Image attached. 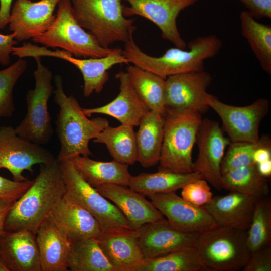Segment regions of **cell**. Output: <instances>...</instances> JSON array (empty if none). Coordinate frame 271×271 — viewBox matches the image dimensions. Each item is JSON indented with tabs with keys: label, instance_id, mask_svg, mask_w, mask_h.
<instances>
[{
	"label": "cell",
	"instance_id": "5b68a950",
	"mask_svg": "<svg viewBox=\"0 0 271 271\" xmlns=\"http://www.w3.org/2000/svg\"><path fill=\"white\" fill-rule=\"evenodd\" d=\"M159 169L179 173L194 172L192 153L202 119L191 110H166Z\"/></svg>",
	"mask_w": 271,
	"mask_h": 271
},
{
	"label": "cell",
	"instance_id": "9a60e30c",
	"mask_svg": "<svg viewBox=\"0 0 271 271\" xmlns=\"http://www.w3.org/2000/svg\"><path fill=\"white\" fill-rule=\"evenodd\" d=\"M32 54L34 57L48 56L61 59L76 67L83 76V93L86 97L102 91L108 80V71L111 68L118 64L130 63L122 54V49L120 48L102 57L79 58L74 57L70 53L63 50L52 51L44 46L35 45L33 48Z\"/></svg>",
	"mask_w": 271,
	"mask_h": 271
},
{
	"label": "cell",
	"instance_id": "3957f363",
	"mask_svg": "<svg viewBox=\"0 0 271 271\" xmlns=\"http://www.w3.org/2000/svg\"><path fill=\"white\" fill-rule=\"evenodd\" d=\"M188 46L189 50L175 47L168 49L160 57H153L144 53L132 38L125 43L122 54L133 65L166 79L177 74L204 70L205 60L216 56L223 43L212 34L197 37Z\"/></svg>",
	"mask_w": 271,
	"mask_h": 271
},
{
	"label": "cell",
	"instance_id": "83f0119b",
	"mask_svg": "<svg viewBox=\"0 0 271 271\" xmlns=\"http://www.w3.org/2000/svg\"><path fill=\"white\" fill-rule=\"evenodd\" d=\"M201 178H203L202 175L196 172L179 173L159 169L155 173H143L131 176L128 187L145 196H149L176 192L188 183Z\"/></svg>",
	"mask_w": 271,
	"mask_h": 271
},
{
	"label": "cell",
	"instance_id": "44dd1931",
	"mask_svg": "<svg viewBox=\"0 0 271 271\" xmlns=\"http://www.w3.org/2000/svg\"><path fill=\"white\" fill-rule=\"evenodd\" d=\"M138 230L145 259L156 258L182 248L194 247L198 234L178 230L165 218L146 223Z\"/></svg>",
	"mask_w": 271,
	"mask_h": 271
},
{
	"label": "cell",
	"instance_id": "e575fe53",
	"mask_svg": "<svg viewBox=\"0 0 271 271\" xmlns=\"http://www.w3.org/2000/svg\"><path fill=\"white\" fill-rule=\"evenodd\" d=\"M246 242L252 252L271 244V200L269 196L258 199L250 226Z\"/></svg>",
	"mask_w": 271,
	"mask_h": 271
},
{
	"label": "cell",
	"instance_id": "f546056e",
	"mask_svg": "<svg viewBox=\"0 0 271 271\" xmlns=\"http://www.w3.org/2000/svg\"><path fill=\"white\" fill-rule=\"evenodd\" d=\"M93 141L104 144L111 156L116 161L127 165H133L138 161L136 132L131 125H108Z\"/></svg>",
	"mask_w": 271,
	"mask_h": 271
},
{
	"label": "cell",
	"instance_id": "7c38bea8",
	"mask_svg": "<svg viewBox=\"0 0 271 271\" xmlns=\"http://www.w3.org/2000/svg\"><path fill=\"white\" fill-rule=\"evenodd\" d=\"M129 6L123 5L125 17L139 16L155 24L161 31V36L176 47L185 49L186 43L177 25L180 13L198 0H124Z\"/></svg>",
	"mask_w": 271,
	"mask_h": 271
},
{
	"label": "cell",
	"instance_id": "ba28073f",
	"mask_svg": "<svg viewBox=\"0 0 271 271\" xmlns=\"http://www.w3.org/2000/svg\"><path fill=\"white\" fill-rule=\"evenodd\" d=\"M34 58L37 64L33 72L35 87L26 93V113L15 130L21 137L41 145L47 144L53 134L48 103L54 88L52 71L42 63L41 57Z\"/></svg>",
	"mask_w": 271,
	"mask_h": 271
},
{
	"label": "cell",
	"instance_id": "ac0fdd59",
	"mask_svg": "<svg viewBox=\"0 0 271 271\" xmlns=\"http://www.w3.org/2000/svg\"><path fill=\"white\" fill-rule=\"evenodd\" d=\"M61 0H16L11 10L9 29L19 42L39 36L53 23L56 6Z\"/></svg>",
	"mask_w": 271,
	"mask_h": 271
},
{
	"label": "cell",
	"instance_id": "4316f807",
	"mask_svg": "<svg viewBox=\"0 0 271 271\" xmlns=\"http://www.w3.org/2000/svg\"><path fill=\"white\" fill-rule=\"evenodd\" d=\"M85 180L93 187L116 184L128 186L131 175L128 165L113 160L96 161L88 156H77L69 159Z\"/></svg>",
	"mask_w": 271,
	"mask_h": 271
},
{
	"label": "cell",
	"instance_id": "2e32d148",
	"mask_svg": "<svg viewBox=\"0 0 271 271\" xmlns=\"http://www.w3.org/2000/svg\"><path fill=\"white\" fill-rule=\"evenodd\" d=\"M98 244L114 271H137L145 258L138 230L112 226L102 229Z\"/></svg>",
	"mask_w": 271,
	"mask_h": 271
},
{
	"label": "cell",
	"instance_id": "5bb4252c",
	"mask_svg": "<svg viewBox=\"0 0 271 271\" xmlns=\"http://www.w3.org/2000/svg\"><path fill=\"white\" fill-rule=\"evenodd\" d=\"M212 80L205 70L170 76L165 79L166 110H191L204 113L207 89Z\"/></svg>",
	"mask_w": 271,
	"mask_h": 271
},
{
	"label": "cell",
	"instance_id": "ab89813d",
	"mask_svg": "<svg viewBox=\"0 0 271 271\" xmlns=\"http://www.w3.org/2000/svg\"><path fill=\"white\" fill-rule=\"evenodd\" d=\"M243 271H270L271 247L268 246L251 253Z\"/></svg>",
	"mask_w": 271,
	"mask_h": 271
},
{
	"label": "cell",
	"instance_id": "e0dca14e",
	"mask_svg": "<svg viewBox=\"0 0 271 271\" xmlns=\"http://www.w3.org/2000/svg\"><path fill=\"white\" fill-rule=\"evenodd\" d=\"M154 205L167 218L175 229L199 233L216 224L202 207H196L180 197L176 192L158 193L148 196Z\"/></svg>",
	"mask_w": 271,
	"mask_h": 271
},
{
	"label": "cell",
	"instance_id": "f6af8a7d",
	"mask_svg": "<svg viewBox=\"0 0 271 271\" xmlns=\"http://www.w3.org/2000/svg\"><path fill=\"white\" fill-rule=\"evenodd\" d=\"M15 201L0 198V235L4 230V224L8 213Z\"/></svg>",
	"mask_w": 271,
	"mask_h": 271
},
{
	"label": "cell",
	"instance_id": "7bdbcfd3",
	"mask_svg": "<svg viewBox=\"0 0 271 271\" xmlns=\"http://www.w3.org/2000/svg\"><path fill=\"white\" fill-rule=\"evenodd\" d=\"M270 140L267 137L262 138L261 144L254 151L253 161L255 164L271 160Z\"/></svg>",
	"mask_w": 271,
	"mask_h": 271
},
{
	"label": "cell",
	"instance_id": "d590c367",
	"mask_svg": "<svg viewBox=\"0 0 271 271\" xmlns=\"http://www.w3.org/2000/svg\"><path fill=\"white\" fill-rule=\"evenodd\" d=\"M27 68L23 58L0 70V118L11 117L15 111L13 90L15 84Z\"/></svg>",
	"mask_w": 271,
	"mask_h": 271
},
{
	"label": "cell",
	"instance_id": "4dcf8cb0",
	"mask_svg": "<svg viewBox=\"0 0 271 271\" xmlns=\"http://www.w3.org/2000/svg\"><path fill=\"white\" fill-rule=\"evenodd\" d=\"M223 189L255 197L258 199L269 196L267 179L258 171L256 165L234 169L222 174Z\"/></svg>",
	"mask_w": 271,
	"mask_h": 271
},
{
	"label": "cell",
	"instance_id": "d6986e66",
	"mask_svg": "<svg viewBox=\"0 0 271 271\" xmlns=\"http://www.w3.org/2000/svg\"><path fill=\"white\" fill-rule=\"evenodd\" d=\"M94 188L122 212L129 226L137 230L143 225L163 219V215L145 196L126 186L106 184Z\"/></svg>",
	"mask_w": 271,
	"mask_h": 271
},
{
	"label": "cell",
	"instance_id": "f35d334b",
	"mask_svg": "<svg viewBox=\"0 0 271 271\" xmlns=\"http://www.w3.org/2000/svg\"><path fill=\"white\" fill-rule=\"evenodd\" d=\"M33 181L34 180L28 179L18 182L0 176V198L15 201L29 188Z\"/></svg>",
	"mask_w": 271,
	"mask_h": 271
},
{
	"label": "cell",
	"instance_id": "7dc6e473",
	"mask_svg": "<svg viewBox=\"0 0 271 271\" xmlns=\"http://www.w3.org/2000/svg\"><path fill=\"white\" fill-rule=\"evenodd\" d=\"M0 271H9L1 258H0Z\"/></svg>",
	"mask_w": 271,
	"mask_h": 271
},
{
	"label": "cell",
	"instance_id": "ffe728a7",
	"mask_svg": "<svg viewBox=\"0 0 271 271\" xmlns=\"http://www.w3.org/2000/svg\"><path fill=\"white\" fill-rule=\"evenodd\" d=\"M47 219L70 241L96 238L102 230L94 216L66 193L57 203Z\"/></svg>",
	"mask_w": 271,
	"mask_h": 271
},
{
	"label": "cell",
	"instance_id": "836d02e7",
	"mask_svg": "<svg viewBox=\"0 0 271 271\" xmlns=\"http://www.w3.org/2000/svg\"><path fill=\"white\" fill-rule=\"evenodd\" d=\"M205 266L195 247L172 251L162 256L145 259L137 271H204Z\"/></svg>",
	"mask_w": 271,
	"mask_h": 271
},
{
	"label": "cell",
	"instance_id": "30bf717a",
	"mask_svg": "<svg viewBox=\"0 0 271 271\" xmlns=\"http://www.w3.org/2000/svg\"><path fill=\"white\" fill-rule=\"evenodd\" d=\"M205 102L219 115L232 142L259 141V125L269 111L268 99L260 98L250 105L236 106L224 103L207 93Z\"/></svg>",
	"mask_w": 271,
	"mask_h": 271
},
{
	"label": "cell",
	"instance_id": "603a6c76",
	"mask_svg": "<svg viewBox=\"0 0 271 271\" xmlns=\"http://www.w3.org/2000/svg\"><path fill=\"white\" fill-rule=\"evenodd\" d=\"M116 78L119 82V92L112 101L99 107L82 108V111L88 117L96 114L106 115L122 124L138 126L150 110L136 92L126 72L120 71Z\"/></svg>",
	"mask_w": 271,
	"mask_h": 271
},
{
	"label": "cell",
	"instance_id": "d4e9b609",
	"mask_svg": "<svg viewBox=\"0 0 271 271\" xmlns=\"http://www.w3.org/2000/svg\"><path fill=\"white\" fill-rule=\"evenodd\" d=\"M41 271H66L71 241L50 220L46 219L36 233Z\"/></svg>",
	"mask_w": 271,
	"mask_h": 271
},
{
	"label": "cell",
	"instance_id": "52a82bcc",
	"mask_svg": "<svg viewBox=\"0 0 271 271\" xmlns=\"http://www.w3.org/2000/svg\"><path fill=\"white\" fill-rule=\"evenodd\" d=\"M55 19L49 28L32 38L34 43L46 48H59L76 58H99L107 56L119 48H105L77 21L71 0L58 4Z\"/></svg>",
	"mask_w": 271,
	"mask_h": 271
},
{
	"label": "cell",
	"instance_id": "8d00e7d4",
	"mask_svg": "<svg viewBox=\"0 0 271 271\" xmlns=\"http://www.w3.org/2000/svg\"><path fill=\"white\" fill-rule=\"evenodd\" d=\"M262 142V138L256 143L247 142L230 143L221 164V175L234 169L255 164L253 161V153Z\"/></svg>",
	"mask_w": 271,
	"mask_h": 271
},
{
	"label": "cell",
	"instance_id": "74e56055",
	"mask_svg": "<svg viewBox=\"0 0 271 271\" xmlns=\"http://www.w3.org/2000/svg\"><path fill=\"white\" fill-rule=\"evenodd\" d=\"M181 197L194 206L200 207L208 203L213 195L208 182L201 178L185 185L182 188Z\"/></svg>",
	"mask_w": 271,
	"mask_h": 271
},
{
	"label": "cell",
	"instance_id": "f1b7e54d",
	"mask_svg": "<svg viewBox=\"0 0 271 271\" xmlns=\"http://www.w3.org/2000/svg\"><path fill=\"white\" fill-rule=\"evenodd\" d=\"M126 72L133 87L149 110L164 115L166 79L134 65H129Z\"/></svg>",
	"mask_w": 271,
	"mask_h": 271
},
{
	"label": "cell",
	"instance_id": "8992f818",
	"mask_svg": "<svg viewBox=\"0 0 271 271\" xmlns=\"http://www.w3.org/2000/svg\"><path fill=\"white\" fill-rule=\"evenodd\" d=\"M246 236V230L215 225L197 234L194 247L206 270L238 271L251 254Z\"/></svg>",
	"mask_w": 271,
	"mask_h": 271
},
{
	"label": "cell",
	"instance_id": "cb8c5ba5",
	"mask_svg": "<svg viewBox=\"0 0 271 271\" xmlns=\"http://www.w3.org/2000/svg\"><path fill=\"white\" fill-rule=\"evenodd\" d=\"M258 198L237 192L213 196L202 206L210 214L215 224L247 230Z\"/></svg>",
	"mask_w": 271,
	"mask_h": 271
},
{
	"label": "cell",
	"instance_id": "1f68e13d",
	"mask_svg": "<svg viewBox=\"0 0 271 271\" xmlns=\"http://www.w3.org/2000/svg\"><path fill=\"white\" fill-rule=\"evenodd\" d=\"M242 36L247 40L262 69L271 74V26L256 21L248 11L240 15Z\"/></svg>",
	"mask_w": 271,
	"mask_h": 271
},
{
	"label": "cell",
	"instance_id": "8fae6325",
	"mask_svg": "<svg viewBox=\"0 0 271 271\" xmlns=\"http://www.w3.org/2000/svg\"><path fill=\"white\" fill-rule=\"evenodd\" d=\"M56 160L50 151L21 137L12 126L0 127V169L8 170L13 180H27L25 170L32 173L34 165H49Z\"/></svg>",
	"mask_w": 271,
	"mask_h": 271
},
{
	"label": "cell",
	"instance_id": "d6a6232c",
	"mask_svg": "<svg viewBox=\"0 0 271 271\" xmlns=\"http://www.w3.org/2000/svg\"><path fill=\"white\" fill-rule=\"evenodd\" d=\"M68 267L72 271H114L95 238L71 241Z\"/></svg>",
	"mask_w": 271,
	"mask_h": 271
},
{
	"label": "cell",
	"instance_id": "484cf974",
	"mask_svg": "<svg viewBox=\"0 0 271 271\" xmlns=\"http://www.w3.org/2000/svg\"><path fill=\"white\" fill-rule=\"evenodd\" d=\"M164 116L150 111L142 119L136 132L138 161L144 168L159 163L163 139Z\"/></svg>",
	"mask_w": 271,
	"mask_h": 271
},
{
	"label": "cell",
	"instance_id": "6da1fadb",
	"mask_svg": "<svg viewBox=\"0 0 271 271\" xmlns=\"http://www.w3.org/2000/svg\"><path fill=\"white\" fill-rule=\"evenodd\" d=\"M66 192L57 160L49 165H40L39 173L32 185L10 209L5 219L4 230L25 229L36 233Z\"/></svg>",
	"mask_w": 271,
	"mask_h": 271
},
{
	"label": "cell",
	"instance_id": "9c48e42d",
	"mask_svg": "<svg viewBox=\"0 0 271 271\" xmlns=\"http://www.w3.org/2000/svg\"><path fill=\"white\" fill-rule=\"evenodd\" d=\"M59 165L66 194L90 213L102 229L117 226L130 227L120 210L90 185L71 161L65 160Z\"/></svg>",
	"mask_w": 271,
	"mask_h": 271
},
{
	"label": "cell",
	"instance_id": "277c9868",
	"mask_svg": "<svg viewBox=\"0 0 271 271\" xmlns=\"http://www.w3.org/2000/svg\"><path fill=\"white\" fill-rule=\"evenodd\" d=\"M122 0H71L78 24L88 30L105 48L133 38L137 27L134 19L123 14Z\"/></svg>",
	"mask_w": 271,
	"mask_h": 271
},
{
	"label": "cell",
	"instance_id": "ee69618b",
	"mask_svg": "<svg viewBox=\"0 0 271 271\" xmlns=\"http://www.w3.org/2000/svg\"><path fill=\"white\" fill-rule=\"evenodd\" d=\"M13 0H0V30L8 25Z\"/></svg>",
	"mask_w": 271,
	"mask_h": 271
},
{
	"label": "cell",
	"instance_id": "4fadbf2b",
	"mask_svg": "<svg viewBox=\"0 0 271 271\" xmlns=\"http://www.w3.org/2000/svg\"><path fill=\"white\" fill-rule=\"evenodd\" d=\"M196 142L199 153L194 162V172L216 189L222 190L221 164L230 139L224 136L218 122L206 118L202 120Z\"/></svg>",
	"mask_w": 271,
	"mask_h": 271
},
{
	"label": "cell",
	"instance_id": "7a4b0ae2",
	"mask_svg": "<svg viewBox=\"0 0 271 271\" xmlns=\"http://www.w3.org/2000/svg\"><path fill=\"white\" fill-rule=\"evenodd\" d=\"M54 82L53 99L59 107L56 133L60 143L56 160L59 163L77 156L89 157L92 155L89 142L109 125V121L100 117L89 119L76 99L65 93L62 77L56 75Z\"/></svg>",
	"mask_w": 271,
	"mask_h": 271
},
{
	"label": "cell",
	"instance_id": "b9f144b4",
	"mask_svg": "<svg viewBox=\"0 0 271 271\" xmlns=\"http://www.w3.org/2000/svg\"><path fill=\"white\" fill-rule=\"evenodd\" d=\"M15 38L14 33L9 34L0 33V64L4 66L10 65L13 48L18 43Z\"/></svg>",
	"mask_w": 271,
	"mask_h": 271
},
{
	"label": "cell",
	"instance_id": "60d3db41",
	"mask_svg": "<svg viewBox=\"0 0 271 271\" xmlns=\"http://www.w3.org/2000/svg\"><path fill=\"white\" fill-rule=\"evenodd\" d=\"M255 19L271 18V0H239Z\"/></svg>",
	"mask_w": 271,
	"mask_h": 271
},
{
	"label": "cell",
	"instance_id": "7402d4cb",
	"mask_svg": "<svg viewBox=\"0 0 271 271\" xmlns=\"http://www.w3.org/2000/svg\"><path fill=\"white\" fill-rule=\"evenodd\" d=\"M0 258L9 271H41L36 233L28 229L4 230Z\"/></svg>",
	"mask_w": 271,
	"mask_h": 271
},
{
	"label": "cell",
	"instance_id": "bcb514c9",
	"mask_svg": "<svg viewBox=\"0 0 271 271\" xmlns=\"http://www.w3.org/2000/svg\"><path fill=\"white\" fill-rule=\"evenodd\" d=\"M258 171L263 177L267 178L271 176V160L256 164Z\"/></svg>",
	"mask_w": 271,
	"mask_h": 271
}]
</instances>
